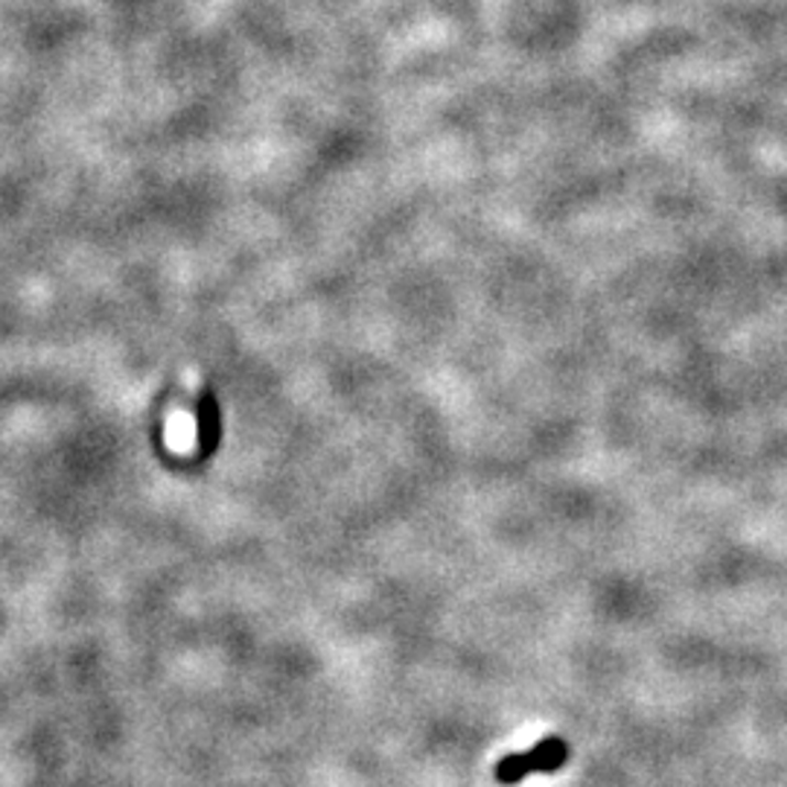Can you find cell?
<instances>
[{"instance_id": "obj_1", "label": "cell", "mask_w": 787, "mask_h": 787, "mask_svg": "<svg viewBox=\"0 0 787 787\" xmlns=\"http://www.w3.org/2000/svg\"><path fill=\"white\" fill-rule=\"evenodd\" d=\"M569 762V744L564 737H543L537 746H531L528 753H514L505 755L502 762L496 764V781L505 787H514L531 776V773H555L560 770L564 764Z\"/></svg>"}, {"instance_id": "obj_2", "label": "cell", "mask_w": 787, "mask_h": 787, "mask_svg": "<svg viewBox=\"0 0 787 787\" xmlns=\"http://www.w3.org/2000/svg\"><path fill=\"white\" fill-rule=\"evenodd\" d=\"M166 440L175 452H193L196 444V420L187 412H173L170 426H166Z\"/></svg>"}]
</instances>
